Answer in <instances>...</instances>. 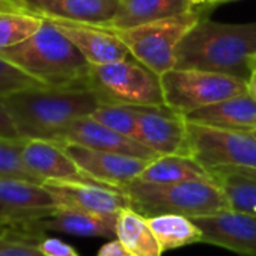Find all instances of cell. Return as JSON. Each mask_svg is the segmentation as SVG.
<instances>
[{"instance_id": "1", "label": "cell", "mask_w": 256, "mask_h": 256, "mask_svg": "<svg viewBox=\"0 0 256 256\" xmlns=\"http://www.w3.org/2000/svg\"><path fill=\"white\" fill-rule=\"evenodd\" d=\"M256 64V22L217 23L202 18L176 48L178 70H200L244 80Z\"/></svg>"}, {"instance_id": "2", "label": "cell", "mask_w": 256, "mask_h": 256, "mask_svg": "<svg viewBox=\"0 0 256 256\" xmlns=\"http://www.w3.org/2000/svg\"><path fill=\"white\" fill-rule=\"evenodd\" d=\"M20 139L54 140L74 120L90 116L100 100L89 88L35 86L4 96Z\"/></svg>"}, {"instance_id": "3", "label": "cell", "mask_w": 256, "mask_h": 256, "mask_svg": "<svg viewBox=\"0 0 256 256\" xmlns=\"http://www.w3.org/2000/svg\"><path fill=\"white\" fill-rule=\"evenodd\" d=\"M0 58L46 86L88 88L90 65L48 18L28 41L0 50Z\"/></svg>"}, {"instance_id": "4", "label": "cell", "mask_w": 256, "mask_h": 256, "mask_svg": "<svg viewBox=\"0 0 256 256\" xmlns=\"http://www.w3.org/2000/svg\"><path fill=\"white\" fill-rule=\"evenodd\" d=\"M132 202V208L145 218L175 214L188 218L214 216L229 210L222 190L211 180L178 184H146L132 181L119 188Z\"/></svg>"}, {"instance_id": "5", "label": "cell", "mask_w": 256, "mask_h": 256, "mask_svg": "<svg viewBox=\"0 0 256 256\" xmlns=\"http://www.w3.org/2000/svg\"><path fill=\"white\" fill-rule=\"evenodd\" d=\"M200 20V11L193 6L175 17L112 32L126 46L134 60L154 74L163 76L175 70L178 46Z\"/></svg>"}, {"instance_id": "6", "label": "cell", "mask_w": 256, "mask_h": 256, "mask_svg": "<svg viewBox=\"0 0 256 256\" xmlns=\"http://www.w3.org/2000/svg\"><path fill=\"white\" fill-rule=\"evenodd\" d=\"M88 88L95 92L101 106H164L160 76L130 58L90 66Z\"/></svg>"}, {"instance_id": "7", "label": "cell", "mask_w": 256, "mask_h": 256, "mask_svg": "<svg viewBox=\"0 0 256 256\" xmlns=\"http://www.w3.org/2000/svg\"><path fill=\"white\" fill-rule=\"evenodd\" d=\"M164 106L182 116L247 94V83L236 77L200 71L170 70L160 76Z\"/></svg>"}, {"instance_id": "8", "label": "cell", "mask_w": 256, "mask_h": 256, "mask_svg": "<svg viewBox=\"0 0 256 256\" xmlns=\"http://www.w3.org/2000/svg\"><path fill=\"white\" fill-rule=\"evenodd\" d=\"M190 157L204 169L236 168L256 170V138L247 132L187 122Z\"/></svg>"}, {"instance_id": "9", "label": "cell", "mask_w": 256, "mask_h": 256, "mask_svg": "<svg viewBox=\"0 0 256 256\" xmlns=\"http://www.w3.org/2000/svg\"><path fill=\"white\" fill-rule=\"evenodd\" d=\"M134 139L160 157H190L187 142V120L181 113H176L166 106L139 107L138 132Z\"/></svg>"}, {"instance_id": "10", "label": "cell", "mask_w": 256, "mask_h": 256, "mask_svg": "<svg viewBox=\"0 0 256 256\" xmlns=\"http://www.w3.org/2000/svg\"><path fill=\"white\" fill-rule=\"evenodd\" d=\"M56 200L44 184L0 178V223L17 230L24 223L52 216Z\"/></svg>"}, {"instance_id": "11", "label": "cell", "mask_w": 256, "mask_h": 256, "mask_svg": "<svg viewBox=\"0 0 256 256\" xmlns=\"http://www.w3.org/2000/svg\"><path fill=\"white\" fill-rule=\"evenodd\" d=\"M60 145V144H59ZM74 163L100 186L118 190L138 180L151 160L88 150L78 145H62Z\"/></svg>"}, {"instance_id": "12", "label": "cell", "mask_w": 256, "mask_h": 256, "mask_svg": "<svg viewBox=\"0 0 256 256\" xmlns=\"http://www.w3.org/2000/svg\"><path fill=\"white\" fill-rule=\"evenodd\" d=\"M52 142L60 145H78L88 150L130 156V157L151 160V162L160 157L154 151L140 145L138 140L125 138L110 130V128L101 125L90 116L74 120Z\"/></svg>"}, {"instance_id": "13", "label": "cell", "mask_w": 256, "mask_h": 256, "mask_svg": "<svg viewBox=\"0 0 256 256\" xmlns=\"http://www.w3.org/2000/svg\"><path fill=\"white\" fill-rule=\"evenodd\" d=\"M192 220L202 232V242L241 256H256V216L226 210Z\"/></svg>"}, {"instance_id": "14", "label": "cell", "mask_w": 256, "mask_h": 256, "mask_svg": "<svg viewBox=\"0 0 256 256\" xmlns=\"http://www.w3.org/2000/svg\"><path fill=\"white\" fill-rule=\"evenodd\" d=\"M118 216L90 214L66 208H58L52 216L29 222L17 228V232L41 240L47 232H59L72 236H98L116 240Z\"/></svg>"}, {"instance_id": "15", "label": "cell", "mask_w": 256, "mask_h": 256, "mask_svg": "<svg viewBox=\"0 0 256 256\" xmlns=\"http://www.w3.org/2000/svg\"><path fill=\"white\" fill-rule=\"evenodd\" d=\"M22 158L28 170L42 184L46 182H84L96 184L65 152L62 145L52 140H24Z\"/></svg>"}, {"instance_id": "16", "label": "cell", "mask_w": 256, "mask_h": 256, "mask_svg": "<svg viewBox=\"0 0 256 256\" xmlns=\"http://www.w3.org/2000/svg\"><path fill=\"white\" fill-rule=\"evenodd\" d=\"M44 186L58 208L107 216H118L122 210L132 208L126 194L102 186L84 182H46Z\"/></svg>"}, {"instance_id": "17", "label": "cell", "mask_w": 256, "mask_h": 256, "mask_svg": "<svg viewBox=\"0 0 256 256\" xmlns=\"http://www.w3.org/2000/svg\"><path fill=\"white\" fill-rule=\"evenodd\" d=\"M83 54L90 66L107 65L132 58L126 46L108 29L48 18Z\"/></svg>"}, {"instance_id": "18", "label": "cell", "mask_w": 256, "mask_h": 256, "mask_svg": "<svg viewBox=\"0 0 256 256\" xmlns=\"http://www.w3.org/2000/svg\"><path fill=\"white\" fill-rule=\"evenodd\" d=\"M187 122L234 132H256V101L248 95H238L217 104L194 110L184 116Z\"/></svg>"}, {"instance_id": "19", "label": "cell", "mask_w": 256, "mask_h": 256, "mask_svg": "<svg viewBox=\"0 0 256 256\" xmlns=\"http://www.w3.org/2000/svg\"><path fill=\"white\" fill-rule=\"evenodd\" d=\"M192 8L190 0H119V8L113 20L98 28L125 30L180 16Z\"/></svg>"}, {"instance_id": "20", "label": "cell", "mask_w": 256, "mask_h": 256, "mask_svg": "<svg viewBox=\"0 0 256 256\" xmlns=\"http://www.w3.org/2000/svg\"><path fill=\"white\" fill-rule=\"evenodd\" d=\"M208 174L224 194L229 210L256 216V170L214 168Z\"/></svg>"}, {"instance_id": "21", "label": "cell", "mask_w": 256, "mask_h": 256, "mask_svg": "<svg viewBox=\"0 0 256 256\" xmlns=\"http://www.w3.org/2000/svg\"><path fill=\"white\" fill-rule=\"evenodd\" d=\"M119 0H56L41 16L88 26H104L116 16Z\"/></svg>"}, {"instance_id": "22", "label": "cell", "mask_w": 256, "mask_h": 256, "mask_svg": "<svg viewBox=\"0 0 256 256\" xmlns=\"http://www.w3.org/2000/svg\"><path fill=\"white\" fill-rule=\"evenodd\" d=\"M200 180H211V176L193 157L163 156L152 160L134 181L146 184H178Z\"/></svg>"}, {"instance_id": "23", "label": "cell", "mask_w": 256, "mask_h": 256, "mask_svg": "<svg viewBox=\"0 0 256 256\" xmlns=\"http://www.w3.org/2000/svg\"><path fill=\"white\" fill-rule=\"evenodd\" d=\"M116 240L133 256H162L163 250L156 240L148 222L133 208L118 214Z\"/></svg>"}, {"instance_id": "24", "label": "cell", "mask_w": 256, "mask_h": 256, "mask_svg": "<svg viewBox=\"0 0 256 256\" xmlns=\"http://www.w3.org/2000/svg\"><path fill=\"white\" fill-rule=\"evenodd\" d=\"M163 252L202 242V232L196 223L184 216L166 214L146 218Z\"/></svg>"}, {"instance_id": "25", "label": "cell", "mask_w": 256, "mask_h": 256, "mask_svg": "<svg viewBox=\"0 0 256 256\" xmlns=\"http://www.w3.org/2000/svg\"><path fill=\"white\" fill-rule=\"evenodd\" d=\"M44 24V18L30 12H0V50L16 47L32 38Z\"/></svg>"}, {"instance_id": "26", "label": "cell", "mask_w": 256, "mask_h": 256, "mask_svg": "<svg viewBox=\"0 0 256 256\" xmlns=\"http://www.w3.org/2000/svg\"><path fill=\"white\" fill-rule=\"evenodd\" d=\"M138 106L102 104L90 114V118L125 138L134 139L138 132Z\"/></svg>"}, {"instance_id": "27", "label": "cell", "mask_w": 256, "mask_h": 256, "mask_svg": "<svg viewBox=\"0 0 256 256\" xmlns=\"http://www.w3.org/2000/svg\"><path fill=\"white\" fill-rule=\"evenodd\" d=\"M24 139H8L0 138V178L22 180L35 184H42L34 176L23 163L22 150Z\"/></svg>"}, {"instance_id": "28", "label": "cell", "mask_w": 256, "mask_h": 256, "mask_svg": "<svg viewBox=\"0 0 256 256\" xmlns=\"http://www.w3.org/2000/svg\"><path fill=\"white\" fill-rule=\"evenodd\" d=\"M35 86H46L35 80L34 77L28 76L4 58H0V96H6L14 92L35 88Z\"/></svg>"}, {"instance_id": "29", "label": "cell", "mask_w": 256, "mask_h": 256, "mask_svg": "<svg viewBox=\"0 0 256 256\" xmlns=\"http://www.w3.org/2000/svg\"><path fill=\"white\" fill-rule=\"evenodd\" d=\"M38 240L16 232L0 238V256H42L36 247Z\"/></svg>"}, {"instance_id": "30", "label": "cell", "mask_w": 256, "mask_h": 256, "mask_svg": "<svg viewBox=\"0 0 256 256\" xmlns=\"http://www.w3.org/2000/svg\"><path fill=\"white\" fill-rule=\"evenodd\" d=\"M36 247L42 256H80L71 244L54 236H42L36 242Z\"/></svg>"}, {"instance_id": "31", "label": "cell", "mask_w": 256, "mask_h": 256, "mask_svg": "<svg viewBox=\"0 0 256 256\" xmlns=\"http://www.w3.org/2000/svg\"><path fill=\"white\" fill-rule=\"evenodd\" d=\"M0 138H8V139H20L17 134V130L14 126V122L6 110L5 100L0 96Z\"/></svg>"}, {"instance_id": "32", "label": "cell", "mask_w": 256, "mask_h": 256, "mask_svg": "<svg viewBox=\"0 0 256 256\" xmlns=\"http://www.w3.org/2000/svg\"><path fill=\"white\" fill-rule=\"evenodd\" d=\"M17 2L26 12L41 17L56 0H17Z\"/></svg>"}, {"instance_id": "33", "label": "cell", "mask_w": 256, "mask_h": 256, "mask_svg": "<svg viewBox=\"0 0 256 256\" xmlns=\"http://www.w3.org/2000/svg\"><path fill=\"white\" fill-rule=\"evenodd\" d=\"M96 256H132V254L118 240H110L108 242L100 247Z\"/></svg>"}, {"instance_id": "34", "label": "cell", "mask_w": 256, "mask_h": 256, "mask_svg": "<svg viewBox=\"0 0 256 256\" xmlns=\"http://www.w3.org/2000/svg\"><path fill=\"white\" fill-rule=\"evenodd\" d=\"M247 94L256 101V64H254L252 74H250V78L247 82Z\"/></svg>"}, {"instance_id": "35", "label": "cell", "mask_w": 256, "mask_h": 256, "mask_svg": "<svg viewBox=\"0 0 256 256\" xmlns=\"http://www.w3.org/2000/svg\"><path fill=\"white\" fill-rule=\"evenodd\" d=\"M4 11H22V12H26L23 11L18 5L16 4H11V2H4V0H0V12Z\"/></svg>"}, {"instance_id": "36", "label": "cell", "mask_w": 256, "mask_h": 256, "mask_svg": "<svg viewBox=\"0 0 256 256\" xmlns=\"http://www.w3.org/2000/svg\"><path fill=\"white\" fill-rule=\"evenodd\" d=\"M16 232H17V230H16V229H12L11 226L0 223V238L10 236V235H12V234H16Z\"/></svg>"}, {"instance_id": "37", "label": "cell", "mask_w": 256, "mask_h": 256, "mask_svg": "<svg viewBox=\"0 0 256 256\" xmlns=\"http://www.w3.org/2000/svg\"><path fill=\"white\" fill-rule=\"evenodd\" d=\"M217 0H190L192 6H200V5H206V6H212Z\"/></svg>"}, {"instance_id": "38", "label": "cell", "mask_w": 256, "mask_h": 256, "mask_svg": "<svg viewBox=\"0 0 256 256\" xmlns=\"http://www.w3.org/2000/svg\"><path fill=\"white\" fill-rule=\"evenodd\" d=\"M224 2H236V0H217V2L214 4V5H217V4H224ZM212 5V6H214Z\"/></svg>"}, {"instance_id": "39", "label": "cell", "mask_w": 256, "mask_h": 256, "mask_svg": "<svg viewBox=\"0 0 256 256\" xmlns=\"http://www.w3.org/2000/svg\"><path fill=\"white\" fill-rule=\"evenodd\" d=\"M4 2H11V4H16V5H18L17 0H4ZM18 6H20V5H18ZM20 8H22V6H20ZM22 10H23V8H22ZM23 11H24V10H23Z\"/></svg>"}, {"instance_id": "40", "label": "cell", "mask_w": 256, "mask_h": 256, "mask_svg": "<svg viewBox=\"0 0 256 256\" xmlns=\"http://www.w3.org/2000/svg\"><path fill=\"white\" fill-rule=\"evenodd\" d=\"M252 134H253V136H254V138H256V132H253V133H252Z\"/></svg>"}, {"instance_id": "41", "label": "cell", "mask_w": 256, "mask_h": 256, "mask_svg": "<svg viewBox=\"0 0 256 256\" xmlns=\"http://www.w3.org/2000/svg\"><path fill=\"white\" fill-rule=\"evenodd\" d=\"M132 256H133V254H132Z\"/></svg>"}]
</instances>
